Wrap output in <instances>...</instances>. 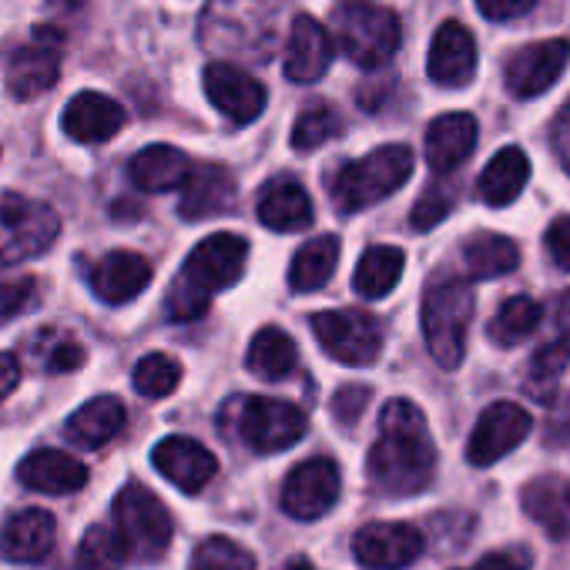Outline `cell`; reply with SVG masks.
<instances>
[{
    "label": "cell",
    "mask_w": 570,
    "mask_h": 570,
    "mask_svg": "<svg viewBox=\"0 0 570 570\" xmlns=\"http://www.w3.org/2000/svg\"><path fill=\"white\" fill-rule=\"evenodd\" d=\"M450 208H453V188L450 185H430L420 195V202L413 205V228L426 232V228L440 225Z\"/></svg>",
    "instance_id": "7bdbcfd3"
},
{
    "label": "cell",
    "mask_w": 570,
    "mask_h": 570,
    "mask_svg": "<svg viewBox=\"0 0 570 570\" xmlns=\"http://www.w3.org/2000/svg\"><path fill=\"white\" fill-rule=\"evenodd\" d=\"M553 148H557L563 168L570 171V101L563 105V111H560V118L553 125Z\"/></svg>",
    "instance_id": "681fc988"
},
{
    "label": "cell",
    "mask_w": 570,
    "mask_h": 570,
    "mask_svg": "<svg viewBox=\"0 0 570 570\" xmlns=\"http://www.w3.org/2000/svg\"><path fill=\"white\" fill-rule=\"evenodd\" d=\"M476 148V118L466 111L440 115L426 128V161L436 175L456 171Z\"/></svg>",
    "instance_id": "484cf974"
},
{
    "label": "cell",
    "mask_w": 570,
    "mask_h": 570,
    "mask_svg": "<svg viewBox=\"0 0 570 570\" xmlns=\"http://www.w3.org/2000/svg\"><path fill=\"white\" fill-rule=\"evenodd\" d=\"M255 212H258V222L265 228L289 235V232L309 228V222H313V198H309V191L296 178L282 175V178H272L268 185H262Z\"/></svg>",
    "instance_id": "7402d4cb"
},
{
    "label": "cell",
    "mask_w": 570,
    "mask_h": 570,
    "mask_svg": "<svg viewBox=\"0 0 570 570\" xmlns=\"http://www.w3.org/2000/svg\"><path fill=\"white\" fill-rule=\"evenodd\" d=\"M343 490V476L336 460L330 456H313L299 463L282 483V510L296 520H320L326 517Z\"/></svg>",
    "instance_id": "7c38bea8"
},
{
    "label": "cell",
    "mask_w": 570,
    "mask_h": 570,
    "mask_svg": "<svg viewBox=\"0 0 570 570\" xmlns=\"http://www.w3.org/2000/svg\"><path fill=\"white\" fill-rule=\"evenodd\" d=\"M547 252H550V258H553V265H560V268H570V215H563V218H557L550 228H547Z\"/></svg>",
    "instance_id": "f6af8a7d"
},
{
    "label": "cell",
    "mask_w": 570,
    "mask_h": 570,
    "mask_svg": "<svg viewBox=\"0 0 570 570\" xmlns=\"http://www.w3.org/2000/svg\"><path fill=\"white\" fill-rule=\"evenodd\" d=\"M470 570H530V550H523V547L493 550Z\"/></svg>",
    "instance_id": "bcb514c9"
},
{
    "label": "cell",
    "mask_w": 570,
    "mask_h": 570,
    "mask_svg": "<svg viewBox=\"0 0 570 570\" xmlns=\"http://www.w3.org/2000/svg\"><path fill=\"white\" fill-rule=\"evenodd\" d=\"M320 346L343 366H370L383 353V326L366 309H326L313 316Z\"/></svg>",
    "instance_id": "8fae6325"
},
{
    "label": "cell",
    "mask_w": 570,
    "mask_h": 570,
    "mask_svg": "<svg viewBox=\"0 0 570 570\" xmlns=\"http://www.w3.org/2000/svg\"><path fill=\"white\" fill-rule=\"evenodd\" d=\"M41 285L38 278H14V282H0V323L18 320L28 309L38 306Z\"/></svg>",
    "instance_id": "b9f144b4"
},
{
    "label": "cell",
    "mask_w": 570,
    "mask_h": 570,
    "mask_svg": "<svg viewBox=\"0 0 570 570\" xmlns=\"http://www.w3.org/2000/svg\"><path fill=\"white\" fill-rule=\"evenodd\" d=\"M248 262V242L235 232H215L202 238L188 258L181 262V272L168 285L165 296V313L175 323H195L208 313L212 296L232 285L245 275Z\"/></svg>",
    "instance_id": "3957f363"
},
{
    "label": "cell",
    "mask_w": 570,
    "mask_h": 570,
    "mask_svg": "<svg viewBox=\"0 0 570 570\" xmlns=\"http://www.w3.org/2000/svg\"><path fill=\"white\" fill-rule=\"evenodd\" d=\"M340 265V238L336 235H320L306 242L289 265V285L296 293H316L333 278Z\"/></svg>",
    "instance_id": "d6a6232c"
},
{
    "label": "cell",
    "mask_w": 570,
    "mask_h": 570,
    "mask_svg": "<svg viewBox=\"0 0 570 570\" xmlns=\"http://www.w3.org/2000/svg\"><path fill=\"white\" fill-rule=\"evenodd\" d=\"M232 406H235V430L245 440V446H252L255 453H282L296 446L309 430L306 413L285 400L245 396Z\"/></svg>",
    "instance_id": "9c48e42d"
},
{
    "label": "cell",
    "mask_w": 570,
    "mask_h": 570,
    "mask_svg": "<svg viewBox=\"0 0 570 570\" xmlns=\"http://www.w3.org/2000/svg\"><path fill=\"white\" fill-rule=\"evenodd\" d=\"M18 480L38 493H78L88 487V466L65 450H35L18 463Z\"/></svg>",
    "instance_id": "cb8c5ba5"
},
{
    "label": "cell",
    "mask_w": 570,
    "mask_h": 570,
    "mask_svg": "<svg viewBox=\"0 0 570 570\" xmlns=\"http://www.w3.org/2000/svg\"><path fill=\"white\" fill-rule=\"evenodd\" d=\"M188 171H191L188 155L178 151V148H171V145H148L128 165L131 185L138 191H145V195H161V191L181 188V181L188 178Z\"/></svg>",
    "instance_id": "4316f807"
},
{
    "label": "cell",
    "mask_w": 570,
    "mask_h": 570,
    "mask_svg": "<svg viewBox=\"0 0 570 570\" xmlns=\"http://www.w3.org/2000/svg\"><path fill=\"white\" fill-rule=\"evenodd\" d=\"M463 262L473 278H497V275H510L520 265V252L507 235L480 232L463 245Z\"/></svg>",
    "instance_id": "836d02e7"
},
{
    "label": "cell",
    "mask_w": 570,
    "mask_h": 570,
    "mask_svg": "<svg viewBox=\"0 0 570 570\" xmlns=\"http://www.w3.org/2000/svg\"><path fill=\"white\" fill-rule=\"evenodd\" d=\"M353 553L366 570H403L420 560L423 533L410 523H366L353 537Z\"/></svg>",
    "instance_id": "9a60e30c"
},
{
    "label": "cell",
    "mask_w": 570,
    "mask_h": 570,
    "mask_svg": "<svg viewBox=\"0 0 570 570\" xmlns=\"http://www.w3.org/2000/svg\"><path fill=\"white\" fill-rule=\"evenodd\" d=\"M115 517H118V530H121L131 557L158 560L168 550L171 513L148 487H141V483L121 487V493L115 497Z\"/></svg>",
    "instance_id": "30bf717a"
},
{
    "label": "cell",
    "mask_w": 570,
    "mask_h": 570,
    "mask_svg": "<svg viewBox=\"0 0 570 570\" xmlns=\"http://www.w3.org/2000/svg\"><path fill=\"white\" fill-rule=\"evenodd\" d=\"M191 570H255V560L245 547L228 537H208L191 557Z\"/></svg>",
    "instance_id": "60d3db41"
},
{
    "label": "cell",
    "mask_w": 570,
    "mask_h": 570,
    "mask_svg": "<svg viewBox=\"0 0 570 570\" xmlns=\"http://www.w3.org/2000/svg\"><path fill=\"white\" fill-rule=\"evenodd\" d=\"M570 45L567 41H540L517 51L507 65V88L513 98H537L543 95L567 68Z\"/></svg>",
    "instance_id": "e0dca14e"
},
{
    "label": "cell",
    "mask_w": 570,
    "mask_h": 570,
    "mask_svg": "<svg viewBox=\"0 0 570 570\" xmlns=\"http://www.w3.org/2000/svg\"><path fill=\"white\" fill-rule=\"evenodd\" d=\"M202 85H205V95L208 101L232 121V125H252L258 121V115L265 111V88L245 75L238 65H228V61H212L202 75Z\"/></svg>",
    "instance_id": "5bb4252c"
},
{
    "label": "cell",
    "mask_w": 570,
    "mask_h": 570,
    "mask_svg": "<svg viewBox=\"0 0 570 570\" xmlns=\"http://www.w3.org/2000/svg\"><path fill=\"white\" fill-rule=\"evenodd\" d=\"M131 383L141 396L148 400H165L178 390L181 383V363L168 353H148L145 360H138Z\"/></svg>",
    "instance_id": "ab89813d"
},
{
    "label": "cell",
    "mask_w": 570,
    "mask_h": 570,
    "mask_svg": "<svg viewBox=\"0 0 570 570\" xmlns=\"http://www.w3.org/2000/svg\"><path fill=\"white\" fill-rule=\"evenodd\" d=\"M406 255L396 245H373L363 252L356 275H353V289L363 299H383L396 289V282L403 275Z\"/></svg>",
    "instance_id": "1f68e13d"
},
{
    "label": "cell",
    "mask_w": 570,
    "mask_h": 570,
    "mask_svg": "<svg viewBox=\"0 0 570 570\" xmlns=\"http://www.w3.org/2000/svg\"><path fill=\"white\" fill-rule=\"evenodd\" d=\"M333 35L343 55L366 71L390 65L403 41L400 18L376 0H343L333 14Z\"/></svg>",
    "instance_id": "8992f818"
},
{
    "label": "cell",
    "mask_w": 570,
    "mask_h": 570,
    "mask_svg": "<svg viewBox=\"0 0 570 570\" xmlns=\"http://www.w3.org/2000/svg\"><path fill=\"white\" fill-rule=\"evenodd\" d=\"M55 540H58L55 517L41 507H31L4 523V530H0V553L14 563H38L55 550Z\"/></svg>",
    "instance_id": "d4e9b609"
},
{
    "label": "cell",
    "mask_w": 570,
    "mask_h": 570,
    "mask_svg": "<svg viewBox=\"0 0 570 570\" xmlns=\"http://www.w3.org/2000/svg\"><path fill=\"white\" fill-rule=\"evenodd\" d=\"M570 363V336H560V340H550L543 343L533 360H530V370H527V393L533 400H550L553 390H557V380L563 376Z\"/></svg>",
    "instance_id": "8d00e7d4"
},
{
    "label": "cell",
    "mask_w": 570,
    "mask_h": 570,
    "mask_svg": "<svg viewBox=\"0 0 570 570\" xmlns=\"http://www.w3.org/2000/svg\"><path fill=\"white\" fill-rule=\"evenodd\" d=\"M530 433V413L517 403H490L473 433H470V443H466V460L473 466H490L497 463L500 456L513 453Z\"/></svg>",
    "instance_id": "4fadbf2b"
},
{
    "label": "cell",
    "mask_w": 570,
    "mask_h": 570,
    "mask_svg": "<svg viewBox=\"0 0 570 570\" xmlns=\"http://www.w3.org/2000/svg\"><path fill=\"white\" fill-rule=\"evenodd\" d=\"M282 570H316V567H313L309 560H303V557H299V560H293V563H285Z\"/></svg>",
    "instance_id": "f907efd6"
},
{
    "label": "cell",
    "mask_w": 570,
    "mask_h": 570,
    "mask_svg": "<svg viewBox=\"0 0 570 570\" xmlns=\"http://www.w3.org/2000/svg\"><path fill=\"white\" fill-rule=\"evenodd\" d=\"M128 423V410L118 396H95L88 400L81 410L71 413L65 433L71 443L85 446V450H98L105 443H111Z\"/></svg>",
    "instance_id": "83f0119b"
},
{
    "label": "cell",
    "mask_w": 570,
    "mask_h": 570,
    "mask_svg": "<svg viewBox=\"0 0 570 570\" xmlns=\"http://www.w3.org/2000/svg\"><path fill=\"white\" fill-rule=\"evenodd\" d=\"M21 383V363L11 353H0V403H4Z\"/></svg>",
    "instance_id": "c3c4849f"
},
{
    "label": "cell",
    "mask_w": 570,
    "mask_h": 570,
    "mask_svg": "<svg viewBox=\"0 0 570 570\" xmlns=\"http://www.w3.org/2000/svg\"><path fill=\"white\" fill-rule=\"evenodd\" d=\"M178 191V215L185 222H202L235 205V178L225 165H191Z\"/></svg>",
    "instance_id": "44dd1931"
},
{
    "label": "cell",
    "mask_w": 570,
    "mask_h": 570,
    "mask_svg": "<svg viewBox=\"0 0 570 570\" xmlns=\"http://www.w3.org/2000/svg\"><path fill=\"white\" fill-rule=\"evenodd\" d=\"M248 370L258 376V380H268V383H278L285 380L296 363H299V350L293 343V336L278 330V326H265L252 336L248 343Z\"/></svg>",
    "instance_id": "4dcf8cb0"
},
{
    "label": "cell",
    "mask_w": 570,
    "mask_h": 570,
    "mask_svg": "<svg viewBox=\"0 0 570 570\" xmlns=\"http://www.w3.org/2000/svg\"><path fill=\"white\" fill-rule=\"evenodd\" d=\"M65 58V31L51 24H38L28 41L14 45L4 58V81L18 101H31L51 91L61 78Z\"/></svg>",
    "instance_id": "ba28073f"
},
{
    "label": "cell",
    "mask_w": 570,
    "mask_h": 570,
    "mask_svg": "<svg viewBox=\"0 0 570 570\" xmlns=\"http://www.w3.org/2000/svg\"><path fill=\"white\" fill-rule=\"evenodd\" d=\"M540 320H543V309H540L537 299H530V296H513V299H507V303L500 306V313L493 316V323H490V340L500 343V346H520L527 336L537 333Z\"/></svg>",
    "instance_id": "d590c367"
},
{
    "label": "cell",
    "mask_w": 570,
    "mask_h": 570,
    "mask_svg": "<svg viewBox=\"0 0 570 570\" xmlns=\"http://www.w3.org/2000/svg\"><path fill=\"white\" fill-rule=\"evenodd\" d=\"M530 178V161L520 148H503L490 158V165L483 168L480 181H476V191L487 205L500 208V205H510L520 198L523 185Z\"/></svg>",
    "instance_id": "f546056e"
},
{
    "label": "cell",
    "mask_w": 570,
    "mask_h": 570,
    "mask_svg": "<svg viewBox=\"0 0 570 570\" xmlns=\"http://www.w3.org/2000/svg\"><path fill=\"white\" fill-rule=\"evenodd\" d=\"M430 78L443 88H463L476 75V45L460 21L440 24L430 45Z\"/></svg>",
    "instance_id": "603a6c76"
},
{
    "label": "cell",
    "mask_w": 570,
    "mask_h": 570,
    "mask_svg": "<svg viewBox=\"0 0 570 570\" xmlns=\"http://www.w3.org/2000/svg\"><path fill=\"white\" fill-rule=\"evenodd\" d=\"M343 131V118L333 105L313 101L293 125V148L296 151H316L320 145L333 141Z\"/></svg>",
    "instance_id": "f35d334b"
},
{
    "label": "cell",
    "mask_w": 570,
    "mask_h": 570,
    "mask_svg": "<svg viewBox=\"0 0 570 570\" xmlns=\"http://www.w3.org/2000/svg\"><path fill=\"white\" fill-rule=\"evenodd\" d=\"M330 65H333L330 31L316 18L299 14L293 21L289 41H285V78L296 85H313L330 71Z\"/></svg>",
    "instance_id": "d6986e66"
},
{
    "label": "cell",
    "mask_w": 570,
    "mask_h": 570,
    "mask_svg": "<svg viewBox=\"0 0 570 570\" xmlns=\"http://www.w3.org/2000/svg\"><path fill=\"white\" fill-rule=\"evenodd\" d=\"M128 543L121 537L118 527H105V523H95L81 543H78V553H75V570H121L128 563Z\"/></svg>",
    "instance_id": "e575fe53"
},
{
    "label": "cell",
    "mask_w": 570,
    "mask_h": 570,
    "mask_svg": "<svg viewBox=\"0 0 570 570\" xmlns=\"http://www.w3.org/2000/svg\"><path fill=\"white\" fill-rule=\"evenodd\" d=\"M410 175H413V151L406 145H383L366 158L343 165L333 175V205L343 215L363 212L390 198L396 188H403Z\"/></svg>",
    "instance_id": "5b68a950"
},
{
    "label": "cell",
    "mask_w": 570,
    "mask_h": 570,
    "mask_svg": "<svg viewBox=\"0 0 570 570\" xmlns=\"http://www.w3.org/2000/svg\"><path fill=\"white\" fill-rule=\"evenodd\" d=\"M31 356L38 360V366L45 373H75L88 360L85 346L75 336L61 333V330H41L31 340Z\"/></svg>",
    "instance_id": "74e56055"
},
{
    "label": "cell",
    "mask_w": 570,
    "mask_h": 570,
    "mask_svg": "<svg viewBox=\"0 0 570 570\" xmlns=\"http://www.w3.org/2000/svg\"><path fill=\"white\" fill-rule=\"evenodd\" d=\"M523 510L550 537H570V480L553 473L537 476L523 487Z\"/></svg>",
    "instance_id": "f1b7e54d"
},
{
    "label": "cell",
    "mask_w": 570,
    "mask_h": 570,
    "mask_svg": "<svg viewBox=\"0 0 570 570\" xmlns=\"http://www.w3.org/2000/svg\"><path fill=\"white\" fill-rule=\"evenodd\" d=\"M91 293L108 306H125L151 285V262L138 252H108L91 268Z\"/></svg>",
    "instance_id": "ac0fdd59"
},
{
    "label": "cell",
    "mask_w": 570,
    "mask_h": 570,
    "mask_svg": "<svg viewBox=\"0 0 570 570\" xmlns=\"http://www.w3.org/2000/svg\"><path fill=\"white\" fill-rule=\"evenodd\" d=\"M370 396H373L370 386H343V390L333 396V413H336V420H340L343 426H353V423L363 416Z\"/></svg>",
    "instance_id": "ee69618b"
},
{
    "label": "cell",
    "mask_w": 570,
    "mask_h": 570,
    "mask_svg": "<svg viewBox=\"0 0 570 570\" xmlns=\"http://www.w3.org/2000/svg\"><path fill=\"white\" fill-rule=\"evenodd\" d=\"M58 235L61 218L48 202L0 191V265H18L48 252Z\"/></svg>",
    "instance_id": "52a82bcc"
},
{
    "label": "cell",
    "mask_w": 570,
    "mask_h": 570,
    "mask_svg": "<svg viewBox=\"0 0 570 570\" xmlns=\"http://www.w3.org/2000/svg\"><path fill=\"white\" fill-rule=\"evenodd\" d=\"M476 313L470 282L460 275L436 278L423 296V336L443 370H456L466 353V326Z\"/></svg>",
    "instance_id": "277c9868"
},
{
    "label": "cell",
    "mask_w": 570,
    "mask_h": 570,
    "mask_svg": "<svg viewBox=\"0 0 570 570\" xmlns=\"http://www.w3.org/2000/svg\"><path fill=\"white\" fill-rule=\"evenodd\" d=\"M285 4L289 0H208L198 21V41L218 61L262 65L278 45Z\"/></svg>",
    "instance_id": "7a4b0ae2"
},
{
    "label": "cell",
    "mask_w": 570,
    "mask_h": 570,
    "mask_svg": "<svg viewBox=\"0 0 570 570\" xmlns=\"http://www.w3.org/2000/svg\"><path fill=\"white\" fill-rule=\"evenodd\" d=\"M151 463L181 493H202L212 483V476L218 473L215 453L191 436H165L151 450Z\"/></svg>",
    "instance_id": "2e32d148"
},
{
    "label": "cell",
    "mask_w": 570,
    "mask_h": 570,
    "mask_svg": "<svg viewBox=\"0 0 570 570\" xmlns=\"http://www.w3.org/2000/svg\"><path fill=\"white\" fill-rule=\"evenodd\" d=\"M61 128L78 145H101L125 128V108L101 91H81L68 101Z\"/></svg>",
    "instance_id": "ffe728a7"
},
{
    "label": "cell",
    "mask_w": 570,
    "mask_h": 570,
    "mask_svg": "<svg viewBox=\"0 0 570 570\" xmlns=\"http://www.w3.org/2000/svg\"><path fill=\"white\" fill-rule=\"evenodd\" d=\"M537 0H476V8L490 21H517L523 18Z\"/></svg>",
    "instance_id": "7dc6e473"
},
{
    "label": "cell",
    "mask_w": 570,
    "mask_h": 570,
    "mask_svg": "<svg viewBox=\"0 0 570 570\" xmlns=\"http://www.w3.org/2000/svg\"><path fill=\"white\" fill-rule=\"evenodd\" d=\"M370 476L393 497H413L433 483L436 446L426 416L410 400H390L380 413V436L370 450Z\"/></svg>",
    "instance_id": "6da1fadb"
}]
</instances>
